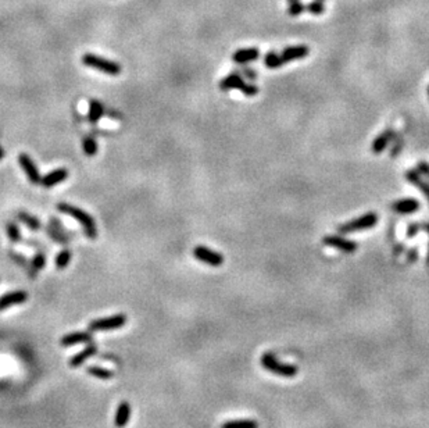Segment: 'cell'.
Instances as JSON below:
<instances>
[{"instance_id": "1", "label": "cell", "mask_w": 429, "mask_h": 428, "mask_svg": "<svg viewBox=\"0 0 429 428\" xmlns=\"http://www.w3.org/2000/svg\"><path fill=\"white\" fill-rule=\"evenodd\" d=\"M57 210L68 214V216L72 217V218H75L77 221L80 222L81 225H82V228H84L85 235L89 238V239H96V238H97V228H96L95 220L92 218L90 214H88V213L84 212V210H81L80 207H75L72 206V205L64 203V202H61V203L57 205Z\"/></svg>"}, {"instance_id": "2", "label": "cell", "mask_w": 429, "mask_h": 428, "mask_svg": "<svg viewBox=\"0 0 429 428\" xmlns=\"http://www.w3.org/2000/svg\"><path fill=\"white\" fill-rule=\"evenodd\" d=\"M82 63L86 67H90L93 70H97L100 72H105L107 75H120L121 66L115 61L107 60L102 56L93 55V53H86L82 56Z\"/></svg>"}, {"instance_id": "3", "label": "cell", "mask_w": 429, "mask_h": 428, "mask_svg": "<svg viewBox=\"0 0 429 428\" xmlns=\"http://www.w3.org/2000/svg\"><path fill=\"white\" fill-rule=\"evenodd\" d=\"M260 362L265 370H268L276 375H281V377H294L297 374V368L294 367L293 364L281 363L272 353H264L260 359Z\"/></svg>"}, {"instance_id": "4", "label": "cell", "mask_w": 429, "mask_h": 428, "mask_svg": "<svg viewBox=\"0 0 429 428\" xmlns=\"http://www.w3.org/2000/svg\"><path fill=\"white\" fill-rule=\"evenodd\" d=\"M220 88L222 91H231V89H239L243 95L256 96L259 93V88L256 85H247L245 80L239 74H230L220 82Z\"/></svg>"}, {"instance_id": "5", "label": "cell", "mask_w": 429, "mask_h": 428, "mask_svg": "<svg viewBox=\"0 0 429 428\" xmlns=\"http://www.w3.org/2000/svg\"><path fill=\"white\" fill-rule=\"evenodd\" d=\"M376 222H378V216H376L375 213L371 212L364 214V216L359 217V218H356L353 221L342 224L340 227H338V231H339L340 234H349V232L368 230V228L375 227Z\"/></svg>"}, {"instance_id": "6", "label": "cell", "mask_w": 429, "mask_h": 428, "mask_svg": "<svg viewBox=\"0 0 429 428\" xmlns=\"http://www.w3.org/2000/svg\"><path fill=\"white\" fill-rule=\"evenodd\" d=\"M127 324V316L120 313V314H114L110 317L105 318H97L90 321L89 324V331L95 333V331H110V330H117V328L124 327Z\"/></svg>"}, {"instance_id": "7", "label": "cell", "mask_w": 429, "mask_h": 428, "mask_svg": "<svg viewBox=\"0 0 429 428\" xmlns=\"http://www.w3.org/2000/svg\"><path fill=\"white\" fill-rule=\"evenodd\" d=\"M193 256L199 260V262H203L209 266H213V267H218L224 263V256L221 253H217L214 250H211L209 247L206 246H196L193 249Z\"/></svg>"}, {"instance_id": "8", "label": "cell", "mask_w": 429, "mask_h": 428, "mask_svg": "<svg viewBox=\"0 0 429 428\" xmlns=\"http://www.w3.org/2000/svg\"><path fill=\"white\" fill-rule=\"evenodd\" d=\"M325 246L335 247L338 250H342L344 253H353L357 249V243L349 239H344L342 237H336V235H326L322 239Z\"/></svg>"}, {"instance_id": "9", "label": "cell", "mask_w": 429, "mask_h": 428, "mask_svg": "<svg viewBox=\"0 0 429 428\" xmlns=\"http://www.w3.org/2000/svg\"><path fill=\"white\" fill-rule=\"evenodd\" d=\"M18 163H20V166L22 167V170H24V172L27 174V177H28V181H30L31 184H35V185L36 184H40L42 177H40L39 174V170H38V167L35 166L34 160H32L28 155L21 153L20 156H18Z\"/></svg>"}, {"instance_id": "10", "label": "cell", "mask_w": 429, "mask_h": 428, "mask_svg": "<svg viewBox=\"0 0 429 428\" xmlns=\"http://www.w3.org/2000/svg\"><path fill=\"white\" fill-rule=\"evenodd\" d=\"M27 299H28V293L25 291H14V292L6 293L0 297V312L11 308V306H15V305H22L27 302Z\"/></svg>"}, {"instance_id": "11", "label": "cell", "mask_w": 429, "mask_h": 428, "mask_svg": "<svg viewBox=\"0 0 429 428\" xmlns=\"http://www.w3.org/2000/svg\"><path fill=\"white\" fill-rule=\"evenodd\" d=\"M92 341H93V337H92L90 331H88V333L86 331L85 333H71L61 338L60 345L63 348H70V346H74L78 343H89Z\"/></svg>"}, {"instance_id": "12", "label": "cell", "mask_w": 429, "mask_h": 428, "mask_svg": "<svg viewBox=\"0 0 429 428\" xmlns=\"http://www.w3.org/2000/svg\"><path fill=\"white\" fill-rule=\"evenodd\" d=\"M309 53H310L309 46H305V45L289 46V47L284 49L281 57H282L284 63H289V61L301 60V59H305L306 56L309 55Z\"/></svg>"}, {"instance_id": "13", "label": "cell", "mask_w": 429, "mask_h": 428, "mask_svg": "<svg viewBox=\"0 0 429 428\" xmlns=\"http://www.w3.org/2000/svg\"><path fill=\"white\" fill-rule=\"evenodd\" d=\"M68 177V171L67 168H57L55 171L49 172L47 175H45L42 180H40V184L43 188H53L56 185H59L63 181L67 180Z\"/></svg>"}, {"instance_id": "14", "label": "cell", "mask_w": 429, "mask_h": 428, "mask_svg": "<svg viewBox=\"0 0 429 428\" xmlns=\"http://www.w3.org/2000/svg\"><path fill=\"white\" fill-rule=\"evenodd\" d=\"M419 207H421L419 202L411 197V199H401L399 202H394L392 205V210L399 214H413Z\"/></svg>"}, {"instance_id": "15", "label": "cell", "mask_w": 429, "mask_h": 428, "mask_svg": "<svg viewBox=\"0 0 429 428\" xmlns=\"http://www.w3.org/2000/svg\"><path fill=\"white\" fill-rule=\"evenodd\" d=\"M131 405L130 402L127 400H122V402L118 405L117 408V412H115V417H114V424L117 428H124L131 418Z\"/></svg>"}, {"instance_id": "16", "label": "cell", "mask_w": 429, "mask_h": 428, "mask_svg": "<svg viewBox=\"0 0 429 428\" xmlns=\"http://www.w3.org/2000/svg\"><path fill=\"white\" fill-rule=\"evenodd\" d=\"M95 353H97V345L92 341V342H89V345H88V346H86L82 352L74 355V356L70 359L68 364H70L71 367H78V366H81L82 363L86 362L88 359L92 358Z\"/></svg>"}, {"instance_id": "17", "label": "cell", "mask_w": 429, "mask_h": 428, "mask_svg": "<svg viewBox=\"0 0 429 428\" xmlns=\"http://www.w3.org/2000/svg\"><path fill=\"white\" fill-rule=\"evenodd\" d=\"M260 52L259 49L256 47H249V49H239L236 51L232 56L235 63L238 64H245V63H249V61H255L259 59Z\"/></svg>"}, {"instance_id": "18", "label": "cell", "mask_w": 429, "mask_h": 428, "mask_svg": "<svg viewBox=\"0 0 429 428\" xmlns=\"http://www.w3.org/2000/svg\"><path fill=\"white\" fill-rule=\"evenodd\" d=\"M394 138V132L392 130H386L381 134L374 142H372V146H371V150L375 155H380L382 152L388 147V145L390 143V141Z\"/></svg>"}, {"instance_id": "19", "label": "cell", "mask_w": 429, "mask_h": 428, "mask_svg": "<svg viewBox=\"0 0 429 428\" xmlns=\"http://www.w3.org/2000/svg\"><path fill=\"white\" fill-rule=\"evenodd\" d=\"M406 178H407V181L411 182L413 185L419 188V191L422 192L425 196L428 197L429 200V184L428 182L422 181V178H421V175H419L417 170H410V171L406 172Z\"/></svg>"}, {"instance_id": "20", "label": "cell", "mask_w": 429, "mask_h": 428, "mask_svg": "<svg viewBox=\"0 0 429 428\" xmlns=\"http://www.w3.org/2000/svg\"><path fill=\"white\" fill-rule=\"evenodd\" d=\"M221 428H259V423L256 420H247V418L230 420V421H225Z\"/></svg>"}, {"instance_id": "21", "label": "cell", "mask_w": 429, "mask_h": 428, "mask_svg": "<svg viewBox=\"0 0 429 428\" xmlns=\"http://www.w3.org/2000/svg\"><path fill=\"white\" fill-rule=\"evenodd\" d=\"M103 113H105V109L99 100H90L89 113H88V120L90 122H97L103 116Z\"/></svg>"}, {"instance_id": "22", "label": "cell", "mask_w": 429, "mask_h": 428, "mask_svg": "<svg viewBox=\"0 0 429 428\" xmlns=\"http://www.w3.org/2000/svg\"><path fill=\"white\" fill-rule=\"evenodd\" d=\"M86 371H88V374H90L92 377L99 378V380H105V381L114 377V373H113L111 370L105 367H99V366H89V367L86 368Z\"/></svg>"}, {"instance_id": "23", "label": "cell", "mask_w": 429, "mask_h": 428, "mask_svg": "<svg viewBox=\"0 0 429 428\" xmlns=\"http://www.w3.org/2000/svg\"><path fill=\"white\" fill-rule=\"evenodd\" d=\"M18 220H20L22 224H25L27 227L32 230V231H38L40 228V221L36 218L35 216H32L30 213L27 212H20L18 213Z\"/></svg>"}, {"instance_id": "24", "label": "cell", "mask_w": 429, "mask_h": 428, "mask_svg": "<svg viewBox=\"0 0 429 428\" xmlns=\"http://www.w3.org/2000/svg\"><path fill=\"white\" fill-rule=\"evenodd\" d=\"M49 235L50 238H53L55 241L61 242V243L68 241V238L64 237V231H63V228L59 225V221H57V220H52V222H50Z\"/></svg>"}, {"instance_id": "25", "label": "cell", "mask_w": 429, "mask_h": 428, "mask_svg": "<svg viewBox=\"0 0 429 428\" xmlns=\"http://www.w3.org/2000/svg\"><path fill=\"white\" fill-rule=\"evenodd\" d=\"M264 63L265 66L268 67V68H271V70H275V68H278V67H281L282 64H285L281 55H276L275 52H270V53L265 55Z\"/></svg>"}, {"instance_id": "26", "label": "cell", "mask_w": 429, "mask_h": 428, "mask_svg": "<svg viewBox=\"0 0 429 428\" xmlns=\"http://www.w3.org/2000/svg\"><path fill=\"white\" fill-rule=\"evenodd\" d=\"M82 147H84V153L86 156H95L97 153V143H96L95 138L92 136H86L84 138V142H82Z\"/></svg>"}, {"instance_id": "27", "label": "cell", "mask_w": 429, "mask_h": 428, "mask_svg": "<svg viewBox=\"0 0 429 428\" xmlns=\"http://www.w3.org/2000/svg\"><path fill=\"white\" fill-rule=\"evenodd\" d=\"M46 264V257L43 253H36L35 257L32 259V266H31V272L30 275L31 277H35L36 271H39V270H42V268L45 267Z\"/></svg>"}, {"instance_id": "28", "label": "cell", "mask_w": 429, "mask_h": 428, "mask_svg": "<svg viewBox=\"0 0 429 428\" xmlns=\"http://www.w3.org/2000/svg\"><path fill=\"white\" fill-rule=\"evenodd\" d=\"M6 231H7V237L10 238L11 242L17 243V242L21 241L20 227H18L15 222H13V221L7 222V224H6Z\"/></svg>"}, {"instance_id": "29", "label": "cell", "mask_w": 429, "mask_h": 428, "mask_svg": "<svg viewBox=\"0 0 429 428\" xmlns=\"http://www.w3.org/2000/svg\"><path fill=\"white\" fill-rule=\"evenodd\" d=\"M70 262L71 252L68 249H64V250H61V252L57 255V257H56V267L59 268V270H64V268L70 264Z\"/></svg>"}, {"instance_id": "30", "label": "cell", "mask_w": 429, "mask_h": 428, "mask_svg": "<svg viewBox=\"0 0 429 428\" xmlns=\"http://www.w3.org/2000/svg\"><path fill=\"white\" fill-rule=\"evenodd\" d=\"M306 9H307L309 13H311L313 15H321L325 10L324 3H322L321 0H314V2H311L310 5H307Z\"/></svg>"}, {"instance_id": "31", "label": "cell", "mask_w": 429, "mask_h": 428, "mask_svg": "<svg viewBox=\"0 0 429 428\" xmlns=\"http://www.w3.org/2000/svg\"><path fill=\"white\" fill-rule=\"evenodd\" d=\"M305 5L303 3H300L299 0H296V2H290V6L289 9H288V14L292 15V17H297V15H300L303 11H305Z\"/></svg>"}, {"instance_id": "32", "label": "cell", "mask_w": 429, "mask_h": 428, "mask_svg": "<svg viewBox=\"0 0 429 428\" xmlns=\"http://www.w3.org/2000/svg\"><path fill=\"white\" fill-rule=\"evenodd\" d=\"M239 72L242 74V77H245V78H247V80L250 81H255L256 78H257L256 71H253V68H250V67H242L239 70Z\"/></svg>"}, {"instance_id": "33", "label": "cell", "mask_w": 429, "mask_h": 428, "mask_svg": "<svg viewBox=\"0 0 429 428\" xmlns=\"http://www.w3.org/2000/svg\"><path fill=\"white\" fill-rule=\"evenodd\" d=\"M417 171H418V174H422V175L428 177L429 178V163H426V161L418 163V164H417Z\"/></svg>"}, {"instance_id": "34", "label": "cell", "mask_w": 429, "mask_h": 428, "mask_svg": "<svg viewBox=\"0 0 429 428\" xmlns=\"http://www.w3.org/2000/svg\"><path fill=\"white\" fill-rule=\"evenodd\" d=\"M419 230H421V225H419V224H417V222H413V224H410L409 228H407V235H406V237L414 238Z\"/></svg>"}, {"instance_id": "35", "label": "cell", "mask_w": 429, "mask_h": 428, "mask_svg": "<svg viewBox=\"0 0 429 428\" xmlns=\"http://www.w3.org/2000/svg\"><path fill=\"white\" fill-rule=\"evenodd\" d=\"M417 259H418V252H417V249H411V250H409V253H407V262L415 263L417 262Z\"/></svg>"}, {"instance_id": "36", "label": "cell", "mask_w": 429, "mask_h": 428, "mask_svg": "<svg viewBox=\"0 0 429 428\" xmlns=\"http://www.w3.org/2000/svg\"><path fill=\"white\" fill-rule=\"evenodd\" d=\"M396 246H397V247H394V253H397V255H399V253L403 250V245H401V243H399V245H396Z\"/></svg>"}, {"instance_id": "37", "label": "cell", "mask_w": 429, "mask_h": 428, "mask_svg": "<svg viewBox=\"0 0 429 428\" xmlns=\"http://www.w3.org/2000/svg\"><path fill=\"white\" fill-rule=\"evenodd\" d=\"M424 230H425V231H428V234H429V224H426V225H425ZM426 264L429 266V246H428V256H426Z\"/></svg>"}, {"instance_id": "38", "label": "cell", "mask_w": 429, "mask_h": 428, "mask_svg": "<svg viewBox=\"0 0 429 428\" xmlns=\"http://www.w3.org/2000/svg\"><path fill=\"white\" fill-rule=\"evenodd\" d=\"M3 156H5V150H3V149L0 147V160L3 159Z\"/></svg>"}, {"instance_id": "39", "label": "cell", "mask_w": 429, "mask_h": 428, "mask_svg": "<svg viewBox=\"0 0 429 428\" xmlns=\"http://www.w3.org/2000/svg\"><path fill=\"white\" fill-rule=\"evenodd\" d=\"M288 2H296V0H288Z\"/></svg>"}, {"instance_id": "40", "label": "cell", "mask_w": 429, "mask_h": 428, "mask_svg": "<svg viewBox=\"0 0 429 428\" xmlns=\"http://www.w3.org/2000/svg\"><path fill=\"white\" fill-rule=\"evenodd\" d=\"M428 95H429V86H428Z\"/></svg>"}, {"instance_id": "41", "label": "cell", "mask_w": 429, "mask_h": 428, "mask_svg": "<svg viewBox=\"0 0 429 428\" xmlns=\"http://www.w3.org/2000/svg\"><path fill=\"white\" fill-rule=\"evenodd\" d=\"M321 2H324V0H321Z\"/></svg>"}]
</instances>
